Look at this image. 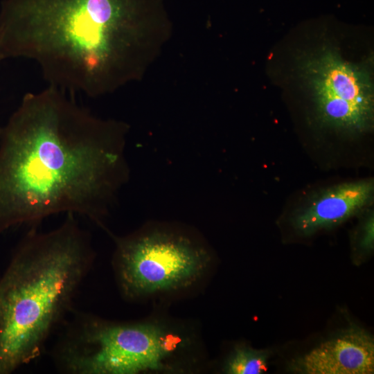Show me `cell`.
Wrapping results in <instances>:
<instances>
[{
    "label": "cell",
    "instance_id": "obj_10",
    "mask_svg": "<svg viewBox=\"0 0 374 374\" xmlns=\"http://www.w3.org/2000/svg\"><path fill=\"white\" fill-rule=\"evenodd\" d=\"M359 249L364 253H369L374 245V220L373 215L370 214L363 224L359 242Z\"/></svg>",
    "mask_w": 374,
    "mask_h": 374
},
{
    "label": "cell",
    "instance_id": "obj_7",
    "mask_svg": "<svg viewBox=\"0 0 374 374\" xmlns=\"http://www.w3.org/2000/svg\"><path fill=\"white\" fill-rule=\"evenodd\" d=\"M289 370L303 374L373 373V339L359 327L349 328L293 359Z\"/></svg>",
    "mask_w": 374,
    "mask_h": 374
},
{
    "label": "cell",
    "instance_id": "obj_5",
    "mask_svg": "<svg viewBox=\"0 0 374 374\" xmlns=\"http://www.w3.org/2000/svg\"><path fill=\"white\" fill-rule=\"evenodd\" d=\"M116 243L117 282L130 299L188 287L210 262L207 252L186 238L162 232L118 238Z\"/></svg>",
    "mask_w": 374,
    "mask_h": 374
},
{
    "label": "cell",
    "instance_id": "obj_11",
    "mask_svg": "<svg viewBox=\"0 0 374 374\" xmlns=\"http://www.w3.org/2000/svg\"><path fill=\"white\" fill-rule=\"evenodd\" d=\"M0 62H1V60H0Z\"/></svg>",
    "mask_w": 374,
    "mask_h": 374
},
{
    "label": "cell",
    "instance_id": "obj_2",
    "mask_svg": "<svg viewBox=\"0 0 374 374\" xmlns=\"http://www.w3.org/2000/svg\"><path fill=\"white\" fill-rule=\"evenodd\" d=\"M146 0H3L0 60L36 62L48 85L95 97L134 71Z\"/></svg>",
    "mask_w": 374,
    "mask_h": 374
},
{
    "label": "cell",
    "instance_id": "obj_6",
    "mask_svg": "<svg viewBox=\"0 0 374 374\" xmlns=\"http://www.w3.org/2000/svg\"><path fill=\"white\" fill-rule=\"evenodd\" d=\"M299 69L322 126L352 134L371 129L374 96L368 66L347 61L337 49L324 45L304 55Z\"/></svg>",
    "mask_w": 374,
    "mask_h": 374
},
{
    "label": "cell",
    "instance_id": "obj_4",
    "mask_svg": "<svg viewBox=\"0 0 374 374\" xmlns=\"http://www.w3.org/2000/svg\"><path fill=\"white\" fill-rule=\"evenodd\" d=\"M179 344V338L157 323L115 322L76 312L52 357L62 373L137 374L168 370Z\"/></svg>",
    "mask_w": 374,
    "mask_h": 374
},
{
    "label": "cell",
    "instance_id": "obj_1",
    "mask_svg": "<svg viewBox=\"0 0 374 374\" xmlns=\"http://www.w3.org/2000/svg\"><path fill=\"white\" fill-rule=\"evenodd\" d=\"M48 85L26 93L0 128V237L51 215L101 225L127 176L125 128Z\"/></svg>",
    "mask_w": 374,
    "mask_h": 374
},
{
    "label": "cell",
    "instance_id": "obj_8",
    "mask_svg": "<svg viewBox=\"0 0 374 374\" xmlns=\"http://www.w3.org/2000/svg\"><path fill=\"white\" fill-rule=\"evenodd\" d=\"M372 179L341 184L317 194L292 219L299 233L308 235L337 226L364 209L373 199Z\"/></svg>",
    "mask_w": 374,
    "mask_h": 374
},
{
    "label": "cell",
    "instance_id": "obj_3",
    "mask_svg": "<svg viewBox=\"0 0 374 374\" xmlns=\"http://www.w3.org/2000/svg\"><path fill=\"white\" fill-rule=\"evenodd\" d=\"M94 258L89 234L71 214L53 230L34 226L23 237L0 279V374L42 353Z\"/></svg>",
    "mask_w": 374,
    "mask_h": 374
},
{
    "label": "cell",
    "instance_id": "obj_9",
    "mask_svg": "<svg viewBox=\"0 0 374 374\" xmlns=\"http://www.w3.org/2000/svg\"><path fill=\"white\" fill-rule=\"evenodd\" d=\"M269 353L244 346H236L224 366L228 374H260L267 371Z\"/></svg>",
    "mask_w": 374,
    "mask_h": 374
}]
</instances>
